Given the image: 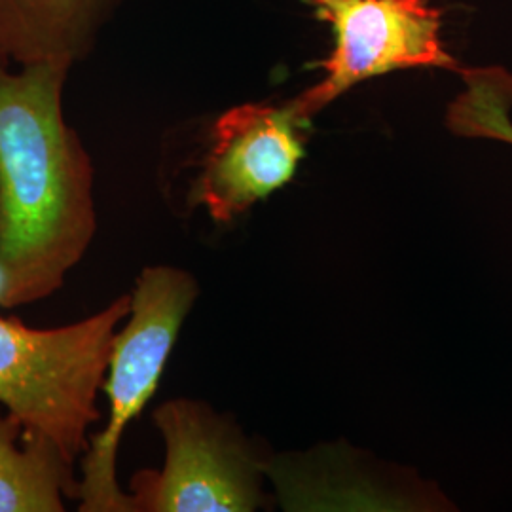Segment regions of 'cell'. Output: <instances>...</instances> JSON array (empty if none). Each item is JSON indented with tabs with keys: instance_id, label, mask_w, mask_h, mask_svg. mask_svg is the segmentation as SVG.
<instances>
[{
	"instance_id": "obj_1",
	"label": "cell",
	"mask_w": 512,
	"mask_h": 512,
	"mask_svg": "<svg viewBox=\"0 0 512 512\" xmlns=\"http://www.w3.org/2000/svg\"><path fill=\"white\" fill-rule=\"evenodd\" d=\"M71 67L0 61V306L55 293L95 234L92 164L65 124Z\"/></svg>"
},
{
	"instance_id": "obj_2",
	"label": "cell",
	"mask_w": 512,
	"mask_h": 512,
	"mask_svg": "<svg viewBox=\"0 0 512 512\" xmlns=\"http://www.w3.org/2000/svg\"><path fill=\"white\" fill-rule=\"evenodd\" d=\"M129 308L131 294H124L84 321L46 330L0 317V406L54 444L69 465L97 420V391Z\"/></svg>"
},
{
	"instance_id": "obj_3",
	"label": "cell",
	"mask_w": 512,
	"mask_h": 512,
	"mask_svg": "<svg viewBox=\"0 0 512 512\" xmlns=\"http://www.w3.org/2000/svg\"><path fill=\"white\" fill-rule=\"evenodd\" d=\"M196 296L194 277L171 266H152L137 279L128 325L114 334L110 348L109 380L105 382L109 421L86 452L84 478L76 488L82 511H135L133 495L124 494L116 482L118 446L126 427L141 414L160 384L167 357Z\"/></svg>"
},
{
	"instance_id": "obj_4",
	"label": "cell",
	"mask_w": 512,
	"mask_h": 512,
	"mask_svg": "<svg viewBox=\"0 0 512 512\" xmlns=\"http://www.w3.org/2000/svg\"><path fill=\"white\" fill-rule=\"evenodd\" d=\"M329 23L334 48L313 63L325 78L291 101L311 118L353 86L404 69H459L440 40L442 12L427 0H304Z\"/></svg>"
},
{
	"instance_id": "obj_5",
	"label": "cell",
	"mask_w": 512,
	"mask_h": 512,
	"mask_svg": "<svg viewBox=\"0 0 512 512\" xmlns=\"http://www.w3.org/2000/svg\"><path fill=\"white\" fill-rule=\"evenodd\" d=\"M154 420L165 440V465L160 473L135 478V511H255V461L205 404L171 401L156 410Z\"/></svg>"
},
{
	"instance_id": "obj_6",
	"label": "cell",
	"mask_w": 512,
	"mask_h": 512,
	"mask_svg": "<svg viewBox=\"0 0 512 512\" xmlns=\"http://www.w3.org/2000/svg\"><path fill=\"white\" fill-rule=\"evenodd\" d=\"M310 126L291 103H247L224 112L211 131L192 202L230 222L289 183L306 154Z\"/></svg>"
},
{
	"instance_id": "obj_7",
	"label": "cell",
	"mask_w": 512,
	"mask_h": 512,
	"mask_svg": "<svg viewBox=\"0 0 512 512\" xmlns=\"http://www.w3.org/2000/svg\"><path fill=\"white\" fill-rule=\"evenodd\" d=\"M129 0H0V61L73 67Z\"/></svg>"
},
{
	"instance_id": "obj_8",
	"label": "cell",
	"mask_w": 512,
	"mask_h": 512,
	"mask_svg": "<svg viewBox=\"0 0 512 512\" xmlns=\"http://www.w3.org/2000/svg\"><path fill=\"white\" fill-rule=\"evenodd\" d=\"M71 467L0 406V512L63 511V495H76Z\"/></svg>"
},
{
	"instance_id": "obj_9",
	"label": "cell",
	"mask_w": 512,
	"mask_h": 512,
	"mask_svg": "<svg viewBox=\"0 0 512 512\" xmlns=\"http://www.w3.org/2000/svg\"><path fill=\"white\" fill-rule=\"evenodd\" d=\"M465 92L448 109V126L463 137H484L512 145V76L497 69L463 71Z\"/></svg>"
},
{
	"instance_id": "obj_10",
	"label": "cell",
	"mask_w": 512,
	"mask_h": 512,
	"mask_svg": "<svg viewBox=\"0 0 512 512\" xmlns=\"http://www.w3.org/2000/svg\"><path fill=\"white\" fill-rule=\"evenodd\" d=\"M0 293H2V274H0Z\"/></svg>"
}]
</instances>
